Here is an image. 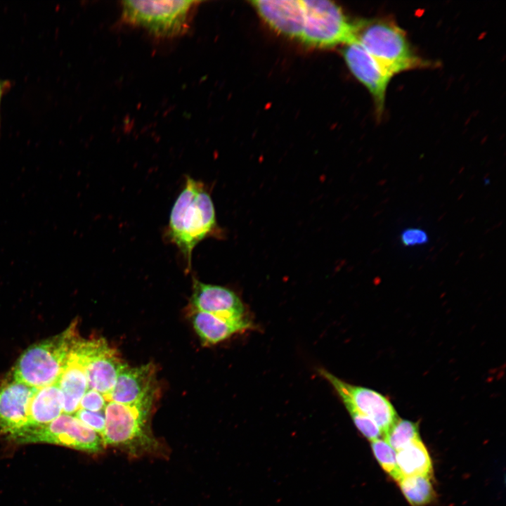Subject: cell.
<instances>
[{
    "label": "cell",
    "mask_w": 506,
    "mask_h": 506,
    "mask_svg": "<svg viewBox=\"0 0 506 506\" xmlns=\"http://www.w3.org/2000/svg\"><path fill=\"white\" fill-rule=\"evenodd\" d=\"M221 232L207 186L187 176L171 207L165 231L166 238L178 249L186 271L190 269L196 245L207 238L220 236Z\"/></svg>",
    "instance_id": "obj_1"
},
{
    "label": "cell",
    "mask_w": 506,
    "mask_h": 506,
    "mask_svg": "<svg viewBox=\"0 0 506 506\" xmlns=\"http://www.w3.org/2000/svg\"><path fill=\"white\" fill-rule=\"evenodd\" d=\"M78 336L72 322L60 334L30 346L14 365L13 380L36 389L58 384Z\"/></svg>",
    "instance_id": "obj_2"
},
{
    "label": "cell",
    "mask_w": 506,
    "mask_h": 506,
    "mask_svg": "<svg viewBox=\"0 0 506 506\" xmlns=\"http://www.w3.org/2000/svg\"><path fill=\"white\" fill-rule=\"evenodd\" d=\"M356 41L392 76L427 66L403 30L386 18L356 22Z\"/></svg>",
    "instance_id": "obj_3"
},
{
    "label": "cell",
    "mask_w": 506,
    "mask_h": 506,
    "mask_svg": "<svg viewBox=\"0 0 506 506\" xmlns=\"http://www.w3.org/2000/svg\"><path fill=\"white\" fill-rule=\"evenodd\" d=\"M154 398L155 390L129 405L109 401L104 410L105 424L101 435L103 445L130 450L150 449L155 446L146 430Z\"/></svg>",
    "instance_id": "obj_4"
},
{
    "label": "cell",
    "mask_w": 506,
    "mask_h": 506,
    "mask_svg": "<svg viewBox=\"0 0 506 506\" xmlns=\"http://www.w3.org/2000/svg\"><path fill=\"white\" fill-rule=\"evenodd\" d=\"M195 1H124V22L141 27L158 37H173L188 28Z\"/></svg>",
    "instance_id": "obj_5"
},
{
    "label": "cell",
    "mask_w": 506,
    "mask_h": 506,
    "mask_svg": "<svg viewBox=\"0 0 506 506\" xmlns=\"http://www.w3.org/2000/svg\"><path fill=\"white\" fill-rule=\"evenodd\" d=\"M304 25L300 41L314 47H332L356 41V22L327 0H301Z\"/></svg>",
    "instance_id": "obj_6"
},
{
    "label": "cell",
    "mask_w": 506,
    "mask_h": 506,
    "mask_svg": "<svg viewBox=\"0 0 506 506\" xmlns=\"http://www.w3.org/2000/svg\"><path fill=\"white\" fill-rule=\"evenodd\" d=\"M7 438L17 443L56 444L93 453L100 452L104 446L100 434L67 414L46 424L22 428Z\"/></svg>",
    "instance_id": "obj_7"
},
{
    "label": "cell",
    "mask_w": 506,
    "mask_h": 506,
    "mask_svg": "<svg viewBox=\"0 0 506 506\" xmlns=\"http://www.w3.org/2000/svg\"><path fill=\"white\" fill-rule=\"evenodd\" d=\"M318 372L334 388L342 402L349 403L378 426L383 437L399 418L391 401L382 394L347 383L325 369L320 368Z\"/></svg>",
    "instance_id": "obj_8"
},
{
    "label": "cell",
    "mask_w": 506,
    "mask_h": 506,
    "mask_svg": "<svg viewBox=\"0 0 506 506\" xmlns=\"http://www.w3.org/2000/svg\"><path fill=\"white\" fill-rule=\"evenodd\" d=\"M343 57L353 75L371 94L377 115L380 117L384 108L387 91L393 76L356 41L344 45Z\"/></svg>",
    "instance_id": "obj_9"
},
{
    "label": "cell",
    "mask_w": 506,
    "mask_h": 506,
    "mask_svg": "<svg viewBox=\"0 0 506 506\" xmlns=\"http://www.w3.org/2000/svg\"><path fill=\"white\" fill-rule=\"evenodd\" d=\"M88 389L104 396L113 388L117 375L126 365L115 349L102 338L85 339Z\"/></svg>",
    "instance_id": "obj_10"
},
{
    "label": "cell",
    "mask_w": 506,
    "mask_h": 506,
    "mask_svg": "<svg viewBox=\"0 0 506 506\" xmlns=\"http://www.w3.org/2000/svg\"><path fill=\"white\" fill-rule=\"evenodd\" d=\"M190 304L195 311L212 313L230 319L246 318L245 308L235 292L223 286L193 280Z\"/></svg>",
    "instance_id": "obj_11"
},
{
    "label": "cell",
    "mask_w": 506,
    "mask_h": 506,
    "mask_svg": "<svg viewBox=\"0 0 506 506\" xmlns=\"http://www.w3.org/2000/svg\"><path fill=\"white\" fill-rule=\"evenodd\" d=\"M84 339L77 337L58 384L63 394V413L72 415L79 409L80 401L88 389Z\"/></svg>",
    "instance_id": "obj_12"
},
{
    "label": "cell",
    "mask_w": 506,
    "mask_h": 506,
    "mask_svg": "<svg viewBox=\"0 0 506 506\" xmlns=\"http://www.w3.org/2000/svg\"><path fill=\"white\" fill-rule=\"evenodd\" d=\"M252 5L263 20L275 31L300 40L304 25L301 0H257Z\"/></svg>",
    "instance_id": "obj_13"
},
{
    "label": "cell",
    "mask_w": 506,
    "mask_h": 506,
    "mask_svg": "<svg viewBox=\"0 0 506 506\" xmlns=\"http://www.w3.org/2000/svg\"><path fill=\"white\" fill-rule=\"evenodd\" d=\"M37 389L13 380L0 389V433L9 435L28 426L32 398Z\"/></svg>",
    "instance_id": "obj_14"
},
{
    "label": "cell",
    "mask_w": 506,
    "mask_h": 506,
    "mask_svg": "<svg viewBox=\"0 0 506 506\" xmlns=\"http://www.w3.org/2000/svg\"><path fill=\"white\" fill-rule=\"evenodd\" d=\"M154 375L155 369L151 363L136 367L126 365L117 375L112 390L104 397L108 402L134 403L155 390Z\"/></svg>",
    "instance_id": "obj_15"
},
{
    "label": "cell",
    "mask_w": 506,
    "mask_h": 506,
    "mask_svg": "<svg viewBox=\"0 0 506 506\" xmlns=\"http://www.w3.org/2000/svg\"><path fill=\"white\" fill-rule=\"evenodd\" d=\"M192 323L197 335L207 344H216L251 327L249 320H230L202 311H195Z\"/></svg>",
    "instance_id": "obj_16"
},
{
    "label": "cell",
    "mask_w": 506,
    "mask_h": 506,
    "mask_svg": "<svg viewBox=\"0 0 506 506\" xmlns=\"http://www.w3.org/2000/svg\"><path fill=\"white\" fill-rule=\"evenodd\" d=\"M63 403L58 384L37 389L31 401L27 427L51 422L63 412Z\"/></svg>",
    "instance_id": "obj_17"
},
{
    "label": "cell",
    "mask_w": 506,
    "mask_h": 506,
    "mask_svg": "<svg viewBox=\"0 0 506 506\" xmlns=\"http://www.w3.org/2000/svg\"><path fill=\"white\" fill-rule=\"evenodd\" d=\"M396 461L403 476H432L433 465L429 452L421 439L396 451Z\"/></svg>",
    "instance_id": "obj_18"
},
{
    "label": "cell",
    "mask_w": 506,
    "mask_h": 506,
    "mask_svg": "<svg viewBox=\"0 0 506 506\" xmlns=\"http://www.w3.org/2000/svg\"><path fill=\"white\" fill-rule=\"evenodd\" d=\"M429 476H403L397 482L406 499L412 506H425L435 496Z\"/></svg>",
    "instance_id": "obj_19"
},
{
    "label": "cell",
    "mask_w": 506,
    "mask_h": 506,
    "mask_svg": "<svg viewBox=\"0 0 506 506\" xmlns=\"http://www.w3.org/2000/svg\"><path fill=\"white\" fill-rule=\"evenodd\" d=\"M384 439L398 451L411 442L420 439L418 425L412 421L398 418Z\"/></svg>",
    "instance_id": "obj_20"
},
{
    "label": "cell",
    "mask_w": 506,
    "mask_h": 506,
    "mask_svg": "<svg viewBox=\"0 0 506 506\" xmlns=\"http://www.w3.org/2000/svg\"><path fill=\"white\" fill-rule=\"evenodd\" d=\"M372 453L377 461L389 476L398 481L401 477L396 461V450L384 439L371 441Z\"/></svg>",
    "instance_id": "obj_21"
},
{
    "label": "cell",
    "mask_w": 506,
    "mask_h": 506,
    "mask_svg": "<svg viewBox=\"0 0 506 506\" xmlns=\"http://www.w3.org/2000/svg\"><path fill=\"white\" fill-rule=\"evenodd\" d=\"M353 422L359 432L368 440L372 441L382 436L378 426L368 417L356 410L348 403H343Z\"/></svg>",
    "instance_id": "obj_22"
},
{
    "label": "cell",
    "mask_w": 506,
    "mask_h": 506,
    "mask_svg": "<svg viewBox=\"0 0 506 506\" xmlns=\"http://www.w3.org/2000/svg\"><path fill=\"white\" fill-rule=\"evenodd\" d=\"M74 414V416L84 424L102 435L105 424L104 410L92 412L79 408Z\"/></svg>",
    "instance_id": "obj_23"
},
{
    "label": "cell",
    "mask_w": 506,
    "mask_h": 506,
    "mask_svg": "<svg viewBox=\"0 0 506 506\" xmlns=\"http://www.w3.org/2000/svg\"><path fill=\"white\" fill-rule=\"evenodd\" d=\"M106 400L103 394L93 389H87L82 396L79 408L92 412H98L105 410Z\"/></svg>",
    "instance_id": "obj_24"
},
{
    "label": "cell",
    "mask_w": 506,
    "mask_h": 506,
    "mask_svg": "<svg viewBox=\"0 0 506 506\" xmlns=\"http://www.w3.org/2000/svg\"><path fill=\"white\" fill-rule=\"evenodd\" d=\"M401 241L405 246L422 245L428 241V235L422 229L409 228L401 233Z\"/></svg>",
    "instance_id": "obj_25"
},
{
    "label": "cell",
    "mask_w": 506,
    "mask_h": 506,
    "mask_svg": "<svg viewBox=\"0 0 506 506\" xmlns=\"http://www.w3.org/2000/svg\"><path fill=\"white\" fill-rule=\"evenodd\" d=\"M10 87L11 83L9 82L0 79V105L4 95L10 89Z\"/></svg>",
    "instance_id": "obj_26"
},
{
    "label": "cell",
    "mask_w": 506,
    "mask_h": 506,
    "mask_svg": "<svg viewBox=\"0 0 506 506\" xmlns=\"http://www.w3.org/2000/svg\"><path fill=\"white\" fill-rule=\"evenodd\" d=\"M0 128H1V121H0Z\"/></svg>",
    "instance_id": "obj_27"
}]
</instances>
